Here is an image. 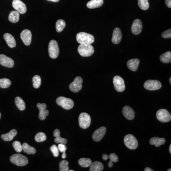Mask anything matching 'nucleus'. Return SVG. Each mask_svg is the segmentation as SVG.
Masks as SVG:
<instances>
[{"instance_id":"nucleus-1","label":"nucleus","mask_w":171,"mask_h":171,"mask_svg":"<svg viewBox=\"0 0 171 171\" xmlns=\"http://www.w3.org/2000/svg\"><path fill=\"white\" fill-rule=\"evenodd\" d=\"M78 53L84 57L91 56L94 53V49L91 44H82L78 49Z\"/></svg>"},{"instance_id":"nucleus-2","label":"nucleus","mask_w":171,"mask_h":171,"mask_svg":"<svg viewBox=\"0 0 171 171\" xmlns=\"http://www.w3.org/2000/svg\"><path fill=\"white\" fill-rule=\"evenodd\" d=\"M76 39L78 43L92 44L95 41V38L93 35L86 32H81L77 34Z\"/></svg>"},{"instance_id":"nucleus-3","label":"nucleus","mask_w":171,"mask_h":171,"mask_svg":"<svg viewBox=\"0 0 171 171\" xmlns=\"http://www.w3.org/2000/svg\"><path fill=\"white\" fill-rule=\"evenodd\" d=\"M10 162L19 167L25 166L28 163V159L24 155L21 154H14L10 156Z\"/></svg>"},{"instance_id":"nucleus-4","label":"nucleus","mask_w":171,"mask_h":171,"mask_svg":"<svg viewBox=\"0 0 171 171\" xmlns=\"http://www.w3.org/2000/svg\"><path fill=\"white\" fill-rule=\"evenodd\" d=\"M56 102L59 106L67 110L71 109L74 105V103L71 99L64 96H60L57 98Z\"/></svg>"},{"instance_id":"nucleus-5","label":"nucleus","mask_w":171,"mask_h":171,"mask_svg":"<svg viewBox=\"0 0 171 171\" xmlns=\"http://www.w3.org/2000/svg\"><path fill=\"white\" fill-rule=\"evenodd\" d=\"M124 141L125 146L129 149H136L138 146L137 138L131 134L126 135L124 137Z\"/></svg>"},{"instance_id":"nucleus-6","label":"nucleus","mask_w":171,"mask_h":171,"mask_svg":"<svg viewBox=\"0 0 171 171\" xmlns=\"http://www.w3.org/2000/svg\"><path fill=\"white\" fill-rule=\"evenodd\" d=\"M59 45L57 41L55 40H52L49 42V54L52 59H55L59 56Z\"/></svg>"},{"instance_id":"nucleus-7","label":"nucleus","mask_w":171,"mask_h":171,"mask_svg":"<svg viewBox=\"0 0 171 171\" xmlns=\"http://www.w3.org/2000/svg\"><path fill=\"white\" fill-rule=\"evenodd\" d=\"M79 126L83 129H87L90 125L91 117L86 113H82L78 118Z\"/></svg>"},{"instance_id":"nucleus-8","label":"nucleus","mask_w":171,"mask_h":171,"mask_svg":"<svg viewBox=\"0 0 171 171\" xmlns=\"http://www.w3.org/2000/svg\"><path fill=\"white\" fill-rule=\"evenodd\" d=\"M156 117L160 122L167 123L171 120V115L167 109H161L156 113Z\"/></svg>"},{"instance_id":"nucleus-9","label":"nucleus","mask_w":171,"mask_h":171,"mask_svg":"<svg viewBox=\"0 0 171 171\" xmlns=\"http://www.w3.org/2000/svg\"><path fill=\"white\" fill-rule=\"evenodd\" d=\"M144 86L146 90H156L161 89L162 84L157 80H148L145 82Z\"/></svg>"},{"instance_id":"nucleus-10","label":"nucleus","mask_w":171,"mask_h":171,"mask_svg":"<svg viewBox=\"0 0 171 171\" xmlns=\"http://www.w3.org/2000/svg\"><path fill=\"white\" fill-rule=\"evenodd\" d=\"M82 83L83 79L81 77H76L74 81L69 86V90L74 93L79 92L82 88Z\"/></svg>"},{"instance_id":"nucleus-11","label":"nucleus","mask_w":171,"mask_h":171,"mask_svg":"<svg viewBox=\"0 0 171 171\" xmlns=\"http://www.w3.org/2000/svg\"><path fill=\"white\" fill-rule=\"evenodd\" d=\"M113 84L115 90L119 92H123L125 90L124 79L119 76H116L113 78Z\"/></svg>"},{"instance_id":"nucleus-12","label":"nucleus","mask_w":171,"mask_h":171,"mask_svg":"<svg viewBox=\"0 0 171 171\" xmlns=\"http://www.w3.org/2000/svg\"><path fill=\"white\" fill-rule=\"evenodd\" d=\"M12 4L14 9L20 14H24L26 12V6L21 0H13Z\"/></svg>"},{"instance_id":"nucleus-13","label":"nucleus","mask_w":171,"mask_h":171,"mask_svg":"<svg viewBox=\"0 0 171 171\" xmlns=\"http://www.w3.org/2000/svg\"><path fill=\"white\" fill-rule=\"evenodd\" d=\"M21 39L23 41L25 45L26 46H29L31 44L32 39V34L31 31L29 30H24L21 32Z\"/></svg>"},{"instance_id":"nucleus-14","label":"nucleus","mask_w":171,"mask_h":171,"mask_svg":"<svg viewBox=\"0 0 171 171\" xmlns=\"http://www.w3.org/2000/svg\"><path fill=\"white\" fill-rule=\"evenodd\" d=\"M0 64L7 68H13L14 65V62L13 59L8 57L6 55L0 54Z\"/></svg>"},{"instance_id":"nucleus-15","label":"nucleus","mask_w":171,"mask_h":171,"mask_svg":"<svg viewBox=\"0 0 171 171\" xmlns=\"http://www.w3.org/2000/svg\"><path fill=\"white\" fill-rule=\"evenodd\" d=\"M37 107L39 109L40 113L39 114V117L41 120H44L46 118L47 116L49 115V111L47 108V105L45 103H39L37 104Z\"/></svg>"},{"instance_id":"nucleus-16","label":"nucleus","mask_w":171,"mask_h":171,"mask_svg":"<svg viewBox=\"0 0 171 171\" xmlns=\"http://www.w3.org/2000/svg\"><path fill=\"white\" fill-rule=\"evenodd\" d=\"M106 128L102 126L96 130L92 135L93 140L96 142L100 141L103 137H104L106 133Z\"/></svg>"},{"instance_id":"nucleus-17","label":"nucleus","mask_w":171,"mask_h":171,"mask_svg":"<svg viewBox=\"0 0 171 171\" xmlns=\"http://www.w3.org/2000/svg\"><path fill=\"white\" fill-rule=\"evenodd\" d=\"M143 25L141 21L139 19H136L134 21L131 27V31L134 35H138L142 30Z\"/></svg>"},{"instance_id":"nucleus-18","label":"nucleus","mask_w":171,"mask_h":171,"mask_svg":"<svg viewBox=\"0 0 171 171\" xmlns=\"http://www.w3.org/2000/svg\"><path fill=\"white\" fill-rule=\"evenodd\" d=\"M122 38V32L120 29L118 28H116L114 30L113 33L112 41L115 44L119 43L121 41Z\"/></svg>"},{"instance_id":"nucleus-19","label":"nucleus","mask_w":171,"mask_h":171,"mask_svg":"<svg viewBox=\"0 0 171 171\" xmlns=\"http://www.w3.org/2000/svg\"><path fill=\"white\" fill-rule=\"evenodd\" d=\"M122 112L124 116L128 120H131L134 118L135 115L134 111L129 106H126L124 107L123 108Z\"/></svg>"},{"instance_id":"nucleus-20","label":"nucleus","mask_w":171,"mask_h":171,"mask_svg":"<svg viewBox=\"0 0 171 171\" xmlns=\"http://www.w3.org/2000/svg\"><path fill=\"white\" fill-rule=\"evenodd\" d=\"M4 37L9 47L11 48H13L16 47V40H15V39L13 35H12L10 34L6 33V34H4Z\"/></svg>"},{"instance_id":"nucleus-21","label":"nucleus","mask_w":171,"mask_h":171,"mask_svg":"<svg viewBox=\"0 0 171 171\" xmlns=\"http://www.w3.org/2000/svg\"><path fill=\"white\" fill-rule=\"evenodd\" d=\"M60 130L58 129H55L53 132V136L55 137V142L57 144H61L63 145H66L67 143V139L64 138H62L60 136Z\"/></svg>"},{"instance_id":"nucleus-22","label":"nucleus","mask_w":171,"mask_h":171,"mask_svg":"<svg viewBox=\"0 0 171 171\" xmlns=\"http://www.w3.org/2000/svg\"><path fill=\"white\" fill-rule=\"evenodd\" d=\"M139 63H140V61H139V59H131L128 61L127 66H128V68L130 70L133 71H136L137 69Z\"/></svg>"},{"instance_id":"nucleus-23","label":"nucleus","mask_w":171,"mask_h":171,"mask_svg":"<svg viewBox=\"0 0 171 171\" xmlns=\"http://www.w3.org/2000/svg\"><path fill=\"white\" fill-rule=\"evenodd\" d=\"M104 0H91L87 2V6L89 9H94L101 7L103 4Z\"/></svg>"},{"instance_id":"nucleus-24","label":"nucleus","mask_w":171,"mask_h":171,"mask_svg":"<svg viewBox=\"0 0 171 171\" xmlns=\"http://www.w3.org/2000/svg\"><path fill=\"white\" fill-rule=\"evenodd\" d=\"M17 131L15 129H13L9 133L2 134L1 136V139L5 141H10L13 139V138L17 135Z\"/></svg>"},{"instance_id":"nucleus-25","label":"nucleus","mask_w":171,"mask_h":171,"mask_svg":"<svg viewBox=\"0 0 171 171\" xmlns=\"http://www.w3.org/2000/svg\"><path fill=\"white\" fill-rule=\"evenodd\" d=\"M165 139L164 138H159L154 137L151 138L150 144L152 145H155L156 147H159L161 145L165 144Z\"/></svg>"},{"instance_id":"nucleus-26","label":"nucleus","mask_w":171,"mask_h":171,"mask_svg":"<svg viewBox=\"0 0 171 171\" xmlns=\"http://www.w3.org/2000/svg\"><path fill=\"white\" fill-rule=\"evenodd\" d=\"M104 169V165L101 162L99 161L92 163L90 165V171H101Z\"/></svg>"},{"instance_id":"nucleus-27","label":"nucleus","mask_w":171,"mask_h":171,"mask_svg":"<svg viewBox=\"0 0 171 171\" xmlns=\"http://www.w3.org/2000/svg\"><path fill=\"white\" fill-rule=\"evenodd\" d=\"M20 18V13L16 10H13L9 15V20L12 23H16L18 22Z\"/></svg>"},{"instance_id":"nucleus-28","label":"nucleus","mask_w":171,"mask_h":171,"mask_svg":"<svg viewBox=\"0 0 171 171\" xmlns=\"http://www.w3.org/2000/svg\"><path fill=\"white\" fill-rule=\"evenodd\" d=\"M15 103L16 106L21 111L25 110L26 108L25 104L23 99L19 96L16 97L15 99Z\"/></svg>"},{"instance_id":"nucleus-29","label":"nucleus","mask_w":171,"mask_h":171,"mask_svg":"<svg viewBox=\"0 0 171 171\" xmlns=\"http://www.w3.org/2000/svg\"><path fill=\"white\" fill-rule=\"evenodd\" d=\"M22 148H23L22 150L25 153H27L28 155H30V154L34 155V154H35L36 152V151L34 147L29 146L28 144H27L26 143H23V145H22Z\"/></svg>"},{"instance_id":"nucleus-30","label":"nucleus","mask_w":171,"mask_h":171,"mask_svg":"<svg viewBox=\"0 0 171 171\" xmlns=\"http://www.w3.org/2000/svg\"><path fill=\"white\" fill-rule=\"evenodd\" d=\"M160 60L164 63H169L171 61V52H167L162 55L160 57Z\"/></svg>"},{"instance_id":"nucleus-31","label":"nucleus","mask_w":171,"mask_h":171,"mask_svg":"<svg viewBox=\"0 0 171 171\" xmlns=\"http://www.w3.org/2000/svg\"><path fill=\"white\" fill-rule=\"evenodd\" d=\"M92 161L90 158H82L78 160V164L82 167H88L92 164Z\"/></svg>"},{"instance_id":"nucleus-32","label":"nucleus","mask_w":171,"mask_h":171,"mask_svg":"<svg viewBox=\"0 0 171 171\" xmlns=\"http://www.w3.org/2000/svg\"><path fill=\"white\" fill-rule=\"evenodd\" d=\"M66 26V22L64 20H58L56 23V30L57 32H60L62 31Z\"/></svg>"},{"instance_id":"nucleus-33","label":"nucleus","mask_w":171,"mask_h":171,"mask_svg":"<svg viewBox=\"0 0 171 171\" xmlns=\"http://www.w3.org/2000/svg\"><path fill=\"white\" fill-rule=\"evenodd\" d=\"M138 5L143 10H147L149 8L148 0H138Z\"/></svg>"},{"instance_id":"nucleus-34","label":"nucleus","mask_w":171,"mask_h":171,"mask_svg":"<svg viewBox=\"0 0 171 171\" xmlns=\"http://www.w3.org/2000/svg\"><path fill=\"white\" fill-rule=\"evenodd\" d=\"M11 81L8 78L0 79V87L2 89H6L10 87Z\"/></svg>"},{"instance_id":"nucleus-35","label":"nucleus","mask_w":171,"mask_h":171,"mask_svg":"<svg viewBox=\"0 0 171 171\" xmlns=\"http://www.w3.org/2000/svg\"><path fill=\"white\" fill-rule=\"evenodd\" d=\"M47 139V137L45 133L43 132H39L35 137V140L37 142H43Z\"/></svg>"},{"instance_id":"nucleus-36","label":"nucleus","mask_w":171,"mask_h":171,"mask_svg":"<svg viewBox=\"0 0 171 171\" xmlns=\"http://www.w3.org/2000/svg\"><path fill=\"white\" fill-rule=\"evenodd\" d=\"M33 86L35 89H38L40 86L41 83V78L40 76L35 75L32 78Z\"/></svg>"},{"instance_id":"nucleus-37","label":"nucleus","mask_w":171,"mask_h":171,"mask_svg":"<svg viewBox=\"0 0 171 171\" xmlns=\"http://www.w3.org/2000/svg\"><path fill=\"white\" fill-rule=\"evenodd\" d=\"M109 158L110 160L108 164V167H113V162L116 163L118 161V156L115 153H112V154H110V155H109Z\"/></svg>"},{"instance_id":"nucleus-38","label":"nucleus","mask_w":171,"mask_h":171,"mask_svg":"<svg viewBox=\"0 0 171 171\" xmlns=\"http://www.w3.org/2000/svg\"><path fill=\"white\" fill-rule=\"evenodd\" d=\"M69 162L66 160H63L60 162V171H68L69 170V167H68Z\"/></svg>"},{"instance_id":"nucleus-39","label":"nucleus","mask_w":171,"mask_h":171,"mask_svg":"<svg viewBox=\"0 0 171 171\" xmlns=\"http://www.w3.org/2000/svg\"><path fill=\"white\" fill-rule=\"evenodd\" d=\"M13 147L14 149H15L17 152L18 153H20L22 151L23 148H22V145L21 143L19 141H14L13 143Z\"/></svg>"},{"instance_id":"nucleus-40","label":"nucleus","mask_w":171,"mask_h":171,"mask_svg":"<svg viewBox=\"0 0 171 171\" xmlns=\"http://www.w3.org/2000/svg\"><path fill=\"white\" fill-rule=\"evenodd\" d=\"M57 148H58L59 151L61 153H63L62 155V158H66V156H66V151L67 150V146H65V145L59 144L58 146H57Z\"/></svg>"},{"instance_id":"nucleus-41","label":"nucleus","mask_w":171,"mask_h":171,"mask_svg":"<svg viewBox=\"0 0 171 171\" xmlns=\"http://www.w3.org/2000/svg\"><path fill=\"white\" fill-rule=\"evenodd\" d=\"M51 151L53 154V155H54V157L57 158L58 157L59 155V151L57 148V146L56 145H52L50 148Z\"/></svg>"},{"instance_id":"nucleus-42","label":"nucleus","mask_w":171,"mask_h":171,"mask_svg":"<svg viewBox=\"0 0 171 171\" xmlns=\"http://www.w3.org/2000/svg\"><path fill=\"white\" fill-rule=\"evenodd\" d=\"M162 37L163 38L167 39V38H170L171 37V30H167L165 31H164L162 34Z\"/></svg>"},{"instance_id":"nucleus-43","label":"nucleus","mask_w":171,"mask_h":171,"mask_svg":"<svg viewBox=\"0 0 171 171\" xmlns=\"http://www.w3.org/2000/svg\"><path fill=\"white\" fill-rule=\"evenodd\" d=\"M165 4L169 8H171V0H165Z\"/></svg>"},{"instance_id":"nucleus-44","label":"nucleus","mask_w":171,"mask_h":171,"mask_svg":"<svg viewBox=\"0 0 171 171\" xmlns=\"http://www.w3.org/2000/svg\"><path fill=\"white\" fill-rule=\"evenodd\" d=\"M109 158V155H107L106 154H103L102 155V159L105 160V161H106Z\"/></svg>"},{"instance_id":"nucleus-45","label":"nucleus","mask_w":171,"mask_h":171,"mask_svg":"<svg viewBox=\"0 0 171 171\" xmlns=\"http://www.w3.org/2000/svg\"><path fill=\"white\" fill-rule=\"evenodd\" d=\"M145 171H153V170H152V169H151V168H150L146 167V168H145Z\"/></svg>"},{"instance_id":"nucleus-46","label":"nucleus","mask_w":171,"mask_h":171,"mask_svg":"<svg viewBox=\"0 0 171 171\" xmlns=\"http://www.w3.org/2000/svg\"><path fill=\"white\" fill-rule=\"evenodd\" d=\"M47 1H53V2H58V1H59L60 0H47Z\"/></svg>"},{"instance_id":"nucleus-47","label":"nucleus","mask_w":171,"mask_h":171,"mask_svg":"<svg viewBox=\"0 0 171 171\" xmlns=\"http://www.w3.org/2000/svg\"><path fill=\"white\" fill-rule=\"evenodd\" d=\"M169 152L170 153H171V145H170V147H169Z\"/></svg>"},{"instance_id":"nucleus-48","label":"nucleus","mask_w":171,"mask_h":171,"mask_svg":"<svg viewBox=\"0 0 171 171\" xmlns=\"http://www.w3.org/2000/svg\"><path fill=\"white\" fill-rule=\"evenodd\" d=\"M169 82H170V84H171V78H170V79H169Z\"/></svg>"},{"instance_id":"nucleus-49","label":"nucleus","mask_w":171,"mask_h":171,"mask_svg":"<svg viewBox=\"0 0 171 171\" xmlns=\"http://www.w3.org/2000/svg\"><path fill=\"white\" fill-rule=\"evenodd\" d=\"M1 113H0V119H1Z\"/></svg>"},{"instance_id":"nucleus-50","label":"nucleus","mask_w":171,"mask_h":171,"mask_svg":"<svg viewBox=\"0 0 171 171\" xmlns=\"http://www.w3.org/2000/svg\"><path fill=\"white\" fill-rule=\"evenodd\" d=\"M171 171V169H168L167 170V171Z\"/></svg>"},{"instance_id":"nucleus-51","label":"nucleus","mask_w":171,"mask_h":171,"mask_svg":"<svg viewBox=\"0 0 171 171\" xmlns=\"http://www.w3.org/2000/svg\"><path fill=\"white\" fill-rule=\"evenodd\" d=\"M69 171H74V170H69Z\"/></svg>"}]
</instances>
